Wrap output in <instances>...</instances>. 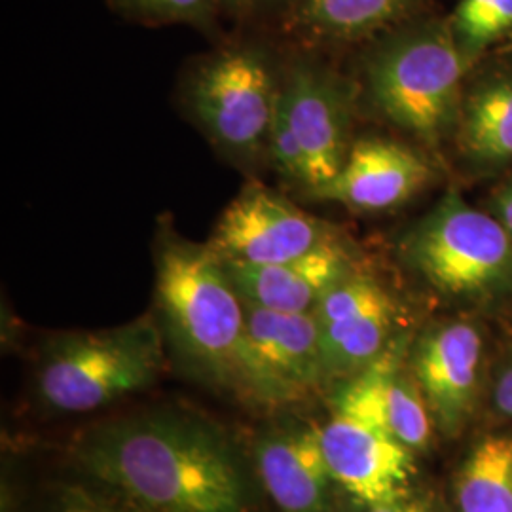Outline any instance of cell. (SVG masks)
Instances as JSON below:
<instances>
[{
	"mask_svg": "<svg viewBox=\"0 0 512 512\" xmlns=\"http://www.w3.org/2000/svg\"><path fill=\"white\" fill-rule=\"evenodd\" d=\"M86 480L145 512H253L251 471L209 418L160 406L93 423L67 450Z\"/></svg>",
	"mask_w": 512,
	"mask_h": 512,
	"instance_id": "6da1fadb",
	"label": "cell"
},
{
	"mask_svg": "<svg viewBox=\"0 0 512 512\" xmlns=\"http://www.w3.org/2000/svg\"><path fill=\"white\" fill-rule=\"evenodd\" d=\"M156 319L171 357L184 370L243 403H294L249 338L245 302L209 243L183 238L169 224L154 245Z\"/></svg>",
	"mask_w": 512,
	"mask_h": 512,
	"instance_id": "7a4b0ae2",
	"label": "cell"
},
{
	"mask_svg": "<svg viewBox=\"0 0 512 512\" xmlns=\"http://www.w3.org/2000/svg\"><path fill=\"white\" fill-rule=\"evenodd\" d=\"M359 95L427 154L454 145L469 65L448 18L425 12L363 46Z\"/></svg>",
	"mask_w": 512,
	"mask_h": 512,
	"instance_id": "3957f363",
	"label": "cell"
},
{
	"mask_svg": "<svg viewBox=\"0 0 512 512\" xmlns=\"http://www.w3.org/2000/svg\"><path fill=\"white\" fill-rule=\"evenodd\" d=\"M167 346L156 315L101 330L59 332L38 355L35 395L52 414H90L158 382Z\"/></svg>",
	"mask_w": 512,
	"mask_h": 512,
	"instance_id": "277c9868",
	"label": "cell"
},
{
	"mask_svg": "<svg viewBox=\"0 0 512 512\" xmlns=\"http://www.w3.org/2000/svg\"><path fill=\"white\" fill-rule=\"evenodd\" d=\"M404 266L435 293L465 304L512 294V238L490 211L452 190L399 241Z\"/></svg>",
	"mask_w": 512,
	"mask_h": 512,
	"instance_id": "5b68a950",
	"label": "cell"
},
{
	"mask_svg": "<svg viewBox=\"0 0 512 512\" xmlns=\"http://www.w3.org/2000/svg\"><path fill=\"white\" fill-rule=\"evenodd\" d=\"M279 80L270 48L239 40L205 55L188 71L184 103L220 152L255 165L268 160Z\"/></svg>",
	"mask_w": 512,
	"mask_h": 512,
	"instance_id": "8992f818",
	"label": "cell"
},
{
	"mask_svg": "<svg viewBox=\"0 0 512 512\" xmlns=\"http://www.w3.org/2000/svg\"><path fill=\"white\" fill-rule=\"evenodd\" d=\"M359 84L313 55L293 57L281 71L277 107L287 118L304 158L310 196L342 171L355 141Z\"/></svg>",
	"mask_w": 512,
	"mask_h": 512,
	"instance_id": "52a82bcc",
	"label": "cell"
},
{
	"mask_svg": "<svg viewBox=\"0 0 512 512\" xmlns=\"http://www.w3.org/2000/svg\"><path fill=\"white\" fill-rule=\"evenodd\" d=\"M340 236L329 222L251 181L226 207L207 243L226 262L266 266L308 255Z\"/></svg>",
	"mask_w": 512,
	"mask_h": 512,
	"instance_id": "ba28073f",
	"label": "cell"
},
{
	"mask_svg": "<svg viewBox=\"0 0 512 512\" xmlns=\"http://www.w3.org/2000/svg\"><path fill=\"white\" fill-rule=\"evenodd\" d=\"M313 313L329 384L361 372L401 336L397 298L361 268L334 285Z\"/></svg>",
	"mask_w": 512,
	"mask_h": 512,
	"instance_id": "9c48e42d",
	"label": "cell"
},
{
	"mask_svg": "<svg viewBox=\"0 0 512 512\" xmlns=\"http://www.w3.org/2000/svg\"><path fill=\"white\" fill-rule=\"evenodd\" d=\"M484 348L478 325L448 319L423 330L408 351L410 374L448 439L458 437L475 412Z\"/></svg>",
	"mask_w": 512,
	"mask_h": 512,
	"instance_id": "30bf717a",
	"label": "cell"
},
{
	"mask_svg": "<svg viewBox=\"0 0 512 512\" xmlns=\"http://www.w3.org/2000/svg\"><path fill=\"white\" fill-rule=\"evenodd\" d=\"M408 336H397L384 353L342 382L330 395L332 412L380 427L412 452L431 444L435 421L408 368Z\"/></svg>",
	"mask_w": 512,
	"mask_h": 512,
	"instance_id": "8fae6325",
	"label": "cell"
},
{
	"mask_svg": "<svg viewBox=\"0 0 512 512\" xmlns=\"http://www.w3.org/2000/svg\"><path fill=\"white\" fill-rule=\"evenodd\" d=\"M321 448L336 486L365 507L412 492L414 452L380 427L332 412L319 427Z\"/></svg>",
	"mask_w": 512,
	"mask_h": 512,
	"instance_id": "7c38bea8",
	"label": "cell"
},
{
	"mask_svg": "<svg viewBox=\"0 0 512 512\" xmlns=\"http://www.w3.org/2000/svg\"><path fill=\"white\" fill-rule=\"evenodd\" d=\"M435 179L431 154L403 141L365 135L353 141L342 171L311 198L357 213H382L410 202Z\"/></svg>",
	"mask_w": 512,
	"mask_h": 512,
	"instance_id": "4fadbf2b",
	"label": "cell"
},
{
	"mask_svg": "<svg viewBox=\"0 0 512 512\" xmlns=\"http://www.w3.org/2000/svg\"><path fill=\"white\" fill-rule=\"evenodd\" d=\"M255 478L281 512H332V488L319 427L281 416L256 433Z\"/></svg>",
	"mask_w": 512,
	"mask_h": 512,
	"instance_id": "5bb4252c",
	"label": "cell"
},
{
	"mask_svg": "<svg viewBox=\"0 0 512 512\" xmlns=\"http://www.w3.org/2000/svg\"><path fill=\"white\" fill-rule=\"evenodd\" d=\"M452 147L475 177L512 167V59L488 55L469 71Z\"/></svg>",
	"mask_w": 512,
	"mask_h": 512,
	"instance_id": "9a60e30c",
	"label": "cell"
},
{
	"mask_svg": "<svg viewBox=\"0 0 512 512\" xmlns=\"http://www.w3.org/2000/svg\"><path fill=\"white\" fill-rule=\"evenodd\" d=\"M222 262L245 304L285 313H313L334 285L359 270L344 236L281 264Z\"/></svg>",
	"mask_w": 512,
	"mask_h": 512,
	"instance_id": "2e32d148",
	"label": "cell"
},
{
	"mask_svg": "<svg viewBox=\"0 0 512 512\" xmlns=\"http://www.w3.org/2000/svg\"><path fill=\"white\" fill-rule=\"evenodd\" d=\"M425 12L429 0H291L283 25L310 48L365 46Z\"/></svg>",
	"mask_w": 512,
	"mask_h": 512,
	"instance_id": "e0dca14e",
	"label": "cell"
},
{
	"mask_svg": "<svg viewBox=\"0 0 512 512\" xmlns=\"http://www.w3.org/2000/svg\"><path fill=\"white\" fill-rule=\"evenodd\" d=\"M258 357L294 401L329 384L315 313H285L245 304Z\"/></svg>",
	"mask_w": 512,
	"mask_h": 512,
	"instance_id": "ac0fdd59",
	"label": "cell"
},
{
	"mask_svg": "<svg viewBox=\"0 0 512 512\" xmlns=\"http://www.w3.org/2000/svg\"><path fill=\"white\" fill-rule=\"evenodd\" d=\"M456 512H512V433L476 440L452 482Z\"/></svg>",
	"mask_w": 512,
	"mask_h": 512,
	"instance_id": "d6986e66",
	"label": "cell"
},
{
	"mask_svg": "<svg viewBox=\"0 0 512 512\" xmlns=\"http://www.w3.org/2000/svg\"><path fill=\"white\" fill-rule=\"evenodd\" d=\"M469 69L512 38V0H458L448 16Z\"/></svg>",
	"mask_w": 512,
	"mask_h": 512,
	"instance_id": "ffe728a7",
	"label": "cell"
},
{
	"mask_svg": "<svg viewBox=\"0 0 512 512\" xmlns=\"http://www.w3.org/2000/svg\"><path fill=\"white\" fill-rule=\"evenodd\" d=\"M12 512H145L93 482L55 480Z\"/></svg>",
	"mask_w": 512,
	"mask_h": 512,
	"instance_id": "44dd1931",
	"label": "cell"
},
{
	"mask_svg": "<svg viewBox=\"0 0 512 512\" xmlns=\"http://www.w3.org/2000/svg\"><path fill=\"white\" fill-rule=\"evenodd\" d=\"M110 8L143 25H190L205 33L217 29V0H109Z\"/></svg>",
	"mask_w": 512,
	"mask_h": 512,
	"instance_id": "7402d4cb",
	"label": "cell"
},
{
	"mask_svg": "<svg viewBox=\"0 0 512 512\" xmlns=\"http://www.w3.org/2000/svg\"><path fill=\"white\" fill-rule=\"evenodd\" d=\"M217 4H219L220 16L245 21V19L260 18L272 12H279L283 16L291 0H217Z\"/></svg>",
	"mask_w": 512,
	"mask_h": 512,
	"instance_id": "603a6c76",
	"label": "cell"
},
{
	"mask_svg": "<svg viewBox=\"0 0 512 512\" xmlns=\"http://www.w3.org/2000/svg\"><path fill=\"white\" fill-rule=\"evenodd\" d=\"M492 403L499 414L512 418V346L505 349L495 368Z\"/></svg>",
	"mask_w": 512,
	"mask_h": 512,
	"instance_id": "cb8c5ba5",
	"label": "cell"
},
{
	"mask_svg": "<svg viewBox=\"0 0 512 512\" xmlns=\"http://www.w3.org/2000/svg\"><path fill=\"white\" fill-rule=\"evenodd\" d=\"M488 211L505 226V230L511 234L512 238V177H509L505 183L499 184V188L492 196Z\"/></svg>",
	"mask_w": 512,
	"mask_h": 512,
	"instance_id": "d4e9b609",
	"label": "cell"
},
{
	"mask_svg": "<svg viewBox=\"0 0 512 512\" xmlns=\"http://www.w3.org/2000/svg\"><path fill=\"white\" fill-rule=\"evenodd\" d=\"M366 512H435L433 505L429 499H425L423 495L410 494L387 501L382 505H374V507H366Z\"/></svg>",
	"mask_w": 512,
	"mask_h": 512,
	"instance_id": "484cf974",
	"label": "cell"
},
{
	"mask_svg": "<svg viewBox=\"0 0 512 512\" xmlns=\"http://www.w3.org/2000/svg\"><path fill=\"white\" fill-rule=\"evenodd\" d=\"M511 42H512V38H511V40H509V42H507V44H511ZM503 46H505V44H503Z\"/></svg>",
	"mask_w": 512,
	"mask_h": 512,
	"instance_id": "4316f807",
	"label": "cell"
}]
</instances>
